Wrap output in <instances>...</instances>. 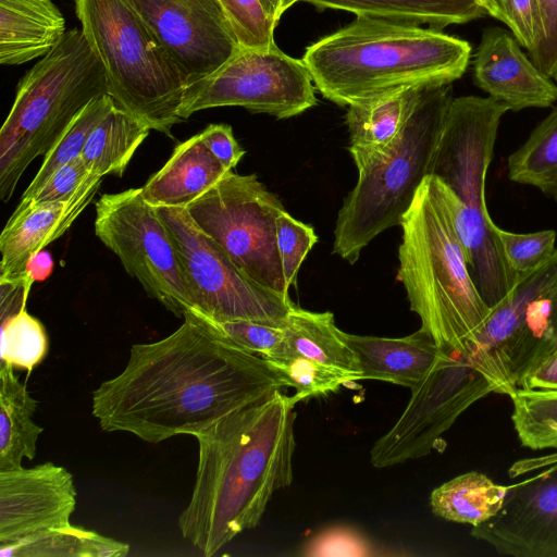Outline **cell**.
<instances>
[{
  "instance_id": "obj_4",
  "label": "cell",
  "mask_w": 557,
  "mask_h": 557,
  "mask_svg": "<svg viewBox=\"0 0 557 557\" xmlns=\"http://www.w3.org/2000/svg\"><path fill=\"white\" fill-rule=\"evenodd\" d=\"M509 109L491 97L453 98L429 175L465 251L470 275L490 308L519 274L507 263L485 201L497 132Z\"/></svg>"
},
{
  "instance_id": "obj_8",
  "label": "cell",
  "mask_w": 557,
  "mask_h": 557,
  "mask_svg": "<svg viewBox=\"0 0 557 557\" xmlns=\"http://www.w3.org/2000/svg\"><path fill=\"white\" fill-rule=\"evenodd\" d=\"M74 2L115 106L172 137L187 83L157 36L127 0Z\"/></svg>"
},
{
  "instance_id": "obj_10",
  "label": "cell",
  "mask_w": 557,
  "mask_h": 557,
  "mask_svg": "<svg viewBox=\"0 0 557 557\" xmlns=\"http://www.w3.org/2000/svg\"><path fill=\"white\" fill-rule=\"evenodd\" d=\"M186 209L247 276L289 296L276 243V218L285 208L256 174L232 170Z\"/></svg>"
},
{
  "instance_id": "obj_43",
  "label": "cell",
  "mask_w": 557,
  "mask_h": 557,
  "mask_svg": "<svg viewBox=\"0 0 557 557\" xmlns=\"http://www.w3.org/2000/svg\"><path fill=\"white\" fill-rule=\"evenodd\" d=\"M518 387L528 389H557V349L527 373Z\"/></svg>"
},
{
  "instance_id": "obj_40",
  "label": "cell",
  "mask_w": 557,
  "mask_h": 557,
  "mask_svg": "<svg viewBox=\"0 0 557 557\" xmlns=\"http://www.w3.org/2000/svg\"><path fill=\"white\" fill-rule=\"evenodd\" d=\"M506 24L520 46L530 51L541 33L537 0H502Z\"/></svg>"
},
{
  "instance_id": "obj_23",
  "label": "cell",
  "mask_w": 557,
  "mask_h": 557,
  "mask_svg": "<svg viewBox=\"0 0 557 557\" xmlns=\"http://www.w3.org/2000/svg\"><path fill=\"white\" fill-rule=\"evenodd\" d=\"M65 21L52 0H0V63L45 57L64 36Z\"/></svg>"
},
{
  "instance_id": "obj_17",
  "label": "cell",
  "mask_w": 557,
  "mask_h": 557,
  "mask_svg": "<svg viewBox=\"0 0 557 557\" xmlns=\"http://www.w3.org/2000/svg\"><path fill=\"white\" fill-rule=\"evenodd\" d=\"M470 534L500 555L557 557V462L507 486L499 511Z\"/></svg>"
},
{
  "instance_id": "obj_11",
  "label": "cell",
  "mask_w": 557,
  "mask_h": 557,
  "mask_svg": "<svg viewBox=\"0 0 557 557\" xmlns=\"http://www.w3.org/2000/svg\"><path fill=\"white\" fill-rule=\"evenodd\" d=\"M156 209L175 243L194 312L213 323L250 320L278 327L284 325L295 307L289 296L247 276L196 224L186 208Z\"/></svg>"
},
{
  "instance_id": "obj_2",
  "label": "cell",
  "mask_w": 557,
  "mask_h": 557,
  "mask_svg": "<svg viewBox=\"0 0 557 557\" xmlns=\"http://www.w3.org/2000/svg\"><path fill=\"white\" fill-rule=\"evenodd\" d=\"M296 404L280 389L195 436V484L178 528L203 556L256 528L273 494L293 482Z\"/></svg>"
},
{
  "instance_id": "obj_32",
  "label": "cell",
  "mask_w": 557,
  "mask_h": 557,
  "mask_svg": "<svg viewBox=\"0 0 557 557\" xmlns=\"http://www.w3.org/2000/svg\"><path fill=\"white\" fill-rule=\"evenodd\" d=\"M114 107V100L106 94L90 101L75 115L44 156L40 168L18 203L27 202L55 170L82 154L94 128Z\"/></svg>"
},
{
  "instance_id": "obj_20",
  "label": "cell",
  "mask_w": 557,
  "mask_h": 557,
  "mask_svg": "<svg viewBox=\"0 0 557 557\" xmlns=\"http://www.w3.org/2000/svg\"><path fill=\"white\" fill-rule=\"evenodd\" d=\"M102 180L95 174L66 200L17 205L0 234V281L26 275L29 258L71 227L92 201Z\"/></svg>"
},
{
  "instance_id": "obj_22",
  "label": "cell",
  "mask_w": 557,
  "mask_h": 557,
  "mask_svg": "<svg viewBox=\"0 0 557 557\" xmlns=\"http://www.w3.org/2000/svg\"><path fill=\"white\" fill-rule=\"evenodd\" d=\"M230 171L209 150L200 134L180 143L165 164L141 187L152 207L187 208Z\"/></svg>"
},
{
  "instance_id": "obj_37",
  "label": "cell",
  "mask_w": 557,
  "mask_h": 557,
  "mask_svg": "<svg viewBox=\"0 0 557 557\" xmlns=\"http://www.w3.org/2000/svg\"><path fill=\"white\" fill-rule=\"evenodd\" d=\"M213 324L238 347L262 358L272 355L284 338L283 327L257 321L234 320Z\"/></svg>"
},
{
  "instance_id": "obj_47",
  "label": "cell",
  "mask_w": 557,
  "mask_h": 557,
  "mask_svg": "<svg viewBox=\"0 0 557 557\" xmlns=\"http://www.w3.org/2000/svg\"><path fill=\"white\" fill-rule=\"evenodd\" d=\"M264 10L269 14V16L278 22L280 17L284 13L283 11V0H260Z\"/></svg>"
},
{
  "instance_id": "obj_25",
  "label": "cell",
  "mask_w": 557,
  "mask_h": 557,
  "mask_svg": "<svg viewBox=\"0 0 557 557\" xmlns=\"http://www.w3.org/2000/svg\"><path fill=\"white\" fill-rule=\"evenodd\" d=\"M318 9L347 11L358 17L380 18L442 29L463 24L487 13L478 0H301Z\"/></svg>"
},
{
  "instance_id": "obj_44",
  "label": "cell",
  "mask_w": 557,
  "mask_h": 557,
  "mask_svg": "<svg viewBox=\"0 0 557 557\" xmlns=\"http://www.w3.org/2000/svg\"><path fill=\"white\" fill-rule=\"evenodd\" d=\"M555 462H557V451L543 456L519 459L509 467L508 475L510 478H517L533 471H539Z\"/></svg>"
},
{
  "instance_id": "obj_19",
  "label": "cell",
  "mask_w": 557,
  "mask_h": 557,
  "mask_svg": "<svg viewBox=\"0 0 557 557\" xmlns=\"http://www.w3.org/2000/svg\"><path fill=\"white\" fill-rule=\"evenodd\" d=\"M475 85L509 111L548 108L557 85L520 49L515 36L499 27L483 30L473 59Z\"/></svg>"
},
{
  "instance_id": "obj_15",
  "label": "cell",
  "mask_w": 557,
  "mask_h": 557,
  "mask_svg": "<svg viewBox=\"0 0 557 557\" xmlns=\"http://www.w3.org/2000/svg\"><path fill=\"white\" fill-rule=\"evenodd\" d=\"M282 327L281 346L263 359L295 389L297 403L361 380L357 357L332 312L295 305Z\"/></svg>"
},
{
  "instance_id": "obj_36",
  "label": "cell",
  "mask_w": 557,
  "mask_h": 557,
  "mask_svg": "<svg viewBox=\"0 0 557 557\" xmlns=\"http://www.w3.org/2000/svg\"><path fill=\"white\" fill-rule=\"evenodd\" d=\"M317 242L311 225L296 220L286 210L277 215L276 243L287 290L296 285L300 265Z\"/></svg>"
},
{
  "instance_id": "obj_27",
  "label": "cell",
  "mask_w": 557,
  "mask_h": 557,
  "mask_svg": "<svg viewBox=\"0 0 557 557\" xmlns=\"http://www.w3.org/2000/svg\"><path fill=\"white\" fill-rule=\"evenodd\" d=\"M150 131L145 123L115 106L94 128L81 157L91 173L122 177Z\"/></svg>"
},
{
  "instance_id": "obj_24",
  "label": "cell",
  "mask_w": 557,
  "mask_h": 557,
  "mask_svg": "<svg viewBox=\"0 0 557 557\" xmlns=\"http://www.w3.org/2000/svg\"><path fill=\"white\" fill-rule=\"evenodd\" d=\"M423 89H404L348 106V151L356 165L384 152L399 136Z\"/></svg>"
},
{
  "instance_id": "obj_26",
  "label": "cell",
  "mask_w": 557,
  "mask_h": 557,
  "mask_svg": "<svg viewBox=\"0 0 557 557\" xmlns=\"http://www.w3.org/2000/svg\"><path fill=\"white\" fill-rule=\"evenodd\" d=\"M37 400L15 369L0 363V470L22 466L24 458L34 459L37 441L44 429L33 421Z\"/></svg>"
},
{
  "instance_id": "obj_16",
  "label": "cell",
  "mask_w": 557,
  "mask_h": 557,
  "mask_svg": "<svg viewBox=\"0 0 557 557\" xmlns=\"http://www.w3.org/2000/svg\"><path fill=\"white\" fill-rule=\"evenodd\" d=\"M173 59L187 86L240 48L215 0H127Z\"/></svg>"
},
{
  "instance_id": "obj_3",
  "label": "cell",
  "mask_w": 557,
  "mask_h": 557,
  "mask_svg": "<svg viewBox=\"0 0 557 557\" xmlns=\"http://www.w3.org/2000/svg\"><path fill=\"white\" fill-rule=\"evenodd\" d=\"M468 41L440 29L356 17L306 48L319 92L341 107L404 89L451 84L466 72Z\"/></svg>"
},
{
  "instance_id": "obj_14",
  "label": "cell",
  "mask_w": 557,
  "mask_h": 557,
  "mask_svg": "<svg viewBox=\"0 0 557 557\" xmlns=\"http://www.w3.org/2000/svg\"><path fill=\"white\" fill-rule=\"evenodd\" d=\"M496 383L468 355L445 351L411 396L394 425L373 444L370 462L392 467L433 450L457 418Z\"/></svg>"
},
{
  "instance_id": "obj_9",
  "label": "cell",
  "mask_w": 557,
  "mask_h": 557,
  "mask_svg": "<svg viewBox=\"0 0 557 557\" xmlns=\"http://www.w3.org/2000/svg\"><path fill=\"white\" fill-rule=\"evenodd\" d=\"M556 349L557 248L491 308L469 356L507 395Z\"/></svg>"
},
{
  "instance_id": "obj_29",
  "label": "cell",
  "mask_w": 557,
  "mask_h": 557,
  "mask_svg": "<svg viewBox=\"0 0 557 557\" xmlns=\"http://www.w3.org/2000/svg\"><path fill=\"white\" fill-rule=\"evenodd\" d=\"M129 545L69 524L0 545L1 557H124Z\"/></svg>"
},
{
  "instance_id": "obj_45",
  "label": "cell",
  "mask_w": 557,
  "mask_h": 557,
  "mask_svg": "<svg viewBox=\"0 0 557 557\" xmlns=\"http://www.w3.org/2000/svg\"><path fill=\"white\" fill-rule=\"evenodd\" d=\"M53 270V260L50 252L40 250L29 258L25 273L35 283L47 280Z\"/></svg>"
},
{
  "instance_id": "obj_39",
  "label": "cell",
  "mask_w": 557,
  "mask_h": 557,
  "mask_svg": "<svg viewBox=\"0 0 557 557\" xmlns=\"http://www.w3.org/2000/svg\"><path fill=\"white\" fill-rule=\"evenodd\" d=\"M541 33L528 51L534 64L550 79H557V0H537Z\"/></svg>"
},
{
  "instance_id": "obj_7",
  "label": "cell",
  "mask_w": 557,
  "mask_h": 557,
  "mask_svg": "<svg viewBox=\"0 0 557 557\" xmlns=\"http://www.w3.org/2000/svg\"><path fill=\"white\" fill-rule=\"evenodd\" d=\"M451 100L450 84L424 88L396 140L356 165L357 182L335 221L333 253L354 264L377 235L400 224L429 175Z\"/></svg>"
},
{
  "instance_id": "obj_5",
  "label": "cell",
  "mask_w": 557,
  "mask_h": 557,
  "mask_svg": "<svg viewBox=\"0 0 557 557\" xmlns=\"http://www.w3.org/2000/svg\"><path fill=\"white\" fill-rule=\"evenodd\" d=\"M397 281L410 310L445 351L469 355L491 308L468 269L461 243L428 175L401 216Z\"/></svg>"
},
{
  "instance_id": "obj_28",
  "label": "cell",
  "mask_w": 557,
  "mask_h": 557,
  "mask_svg": "<svg viewBox=\"0 0 557 557\" xmlns=\"http://www.w3.org/2000/svg\"><path fill=\"white\" fill-rule=\"evenodd\" d=\"M506 491L485 474L469 471L434 488L430 505L437 517L475 527L499 511Z\"/></svg>"
},
{
  "instance_id": "obj_48",
  "label": "cell",
  "mask_w": 557,
  "mask_h": 557,
  "mask_svg": "<svg viewBox=\"0 0 557 557\" xmlns=\"http://www.w3.org/2000/svg\"><path fill=\"white\" fill-rule=\"evenodd\" d=\"M298 1H301V0H283V11L285 12L287 9H289L292 5H294Z\"/></svg>"
},
{
  "instance_id": "obj_6",
  "label": "cell",
  "mask_w": 557,
  "mask_h": 557,
  "mask_svg": "<svg viewBox=\"0 0 557 557\" xmlns=\"http://www.w3.org/2000/svg\"><path fill=\"white\" fill-rule=\"evenodd\" d=\"M108 94L103 66L83 30L62 39L20 81L0 129V198L9 201L32 161L45 156L75 115Z\"/></svg>"
},
{
  "instance_id": "obj_38",
  "label": "cell",
  "mask_w": 557,
  "mask_h": 557,
  "mask_svg": "<svg viewBox=\"0 0 557 557\" xmlns=\"http://www.w3.org/2000/svg\"><path fill=\"white\" fill-rule=\"evenodd\" d=\"M94 175L79 156L55 170L25 203H45L70 199Z\"/></svg>"
},
{
  "instance_id": "obj_41",
  "label": "cell",
  "mask_w": 557,
  "mask_h": 557,
  "mask_svg": "<svg viewBox=\"0 0 557 557\" xmlns=\"http://www.w3.org/2000/svg\"><path fill=\"white\" fill-rule=\"evenodd\" d=\"M306 555L337 556L368 555L366 541L355 531L334 529L322 533L309 545Z\"/></svg>"
},
{
  "instance_id": "obj_34",
  "label": "cell",
  "mask_w": 557,
  "mask_h": 557,
  "mask_svg": "<svg viewBox=\"0 0 557 557\" xmlns=\"http://www.w3.org/2000/svg\"><path fill=\"white\" fill-rule=\"evenodd\" d=\"M224 13L238 44L248 49L275 47L276 22L264 10L260 0H215Z\"/></svg>"
},
{
  "instance_id": "obj_31",
  "label": "cell",
  "mask_w": 557,
  "mask_h": 557,
  "mask_svg": "<svg viewBox=\"0 0 557 557\" xmlns=\"http://www.w3.org/2000/svg\"><path fill=\"white\" fill-rule=\"evenodd\" d=\"M507 395L521 445L533 450H557V389L515 387Z\"/></svg>"
},
{
  "instance_id": "obj_12",
  "label": "cell",
  "mask_w": 557,
  "mask_h": 557,
  "mask_svg": "<svg viewBox=\"0 0 557 557\" xmlns=\"http://www.w3.org/2000/svg\"><path fill=\"white\" fill-rule=\"evenodd\" d=\"M95 234L147 295L177 318L194 310L173 237L141 187L102 194L96 202Z\"/></svg>"
},
{
  "instance_id": "obj_21",
  "label": "cell",
  "mask_w": 557,
  "mask_h": 557,
  "mask_svg": "<svg viewBox=\"0 0 557 557\" xmlns=\"http://www.w3.org/2000/svg\"><path fill=\"white\" fill-rule=\"evenodd\" d=\"M354 350L361 380H380L412 389L438 361L442 350L424 331L404 337H379L345 333Z\"/></svg>"
},
{
  "instance_id": "obj_46",
  "label": "cell",
  "mask_w": 557,
  "mask_h": 557,
  "mask_svg": "<svg viewBox=\"0 0 557 557\" xmlns=\"http://www.w3.org/2000/svg\"><path fill=\"white\" fill-rule=\"evenodd\" d=\"M478 1L483 7V9L487 13V15L506 24L505 14H504L503 7H502V0H478Z\"/></svg>"
},
{
  "instance_id": "obj_35",
  "label": "cell",
  "mask_w": 557,
  "mask_h": 557,
  "mask_svg": "<svg viewBox=\"0 0 557 557\" xmlns=\"http://www.w3.org/2000/svg\"><path fill=\"white\" fill-rule=\"evenodd\" d=\"M497 235L506 261L517 274L539 268L556 250L557 234L554 230L519 234L498 227Z\"/></svg>"
},
{
  "instance_id": "obj_1",
  "label": "cell",
  "mask_w": 557,
  "mask_h": 557,
  "mask_svg": "<svg viewBox=\"0 0 557 557\" xmlns=\"http://www.w3.org/2000/svg\"><path fill=\"white\" fill-rule=\"evenodd\" d=\"M169 336L134 344L124 370L92 393L102 430L158 444L196 436L222 418L287 387L261 356L194 311Z\"/></svg>"
},
{
  "instance_id": "obj_18",
  "label": "cell",
  "mask_w": 557,
  "mask_h": 557,
  "mask_svg": "<svg viewBox=\"0 0 557 557\" xmlns=\"http://www.w3.org/2000/svg\"><path fill=\"white\" fill-rule=\"evenodd\" d=\"M76 497L73 474L50 461L0 470V545L71 524Z\"/></svg>"
},
{
  "instance_id": "obj_13",
  "label": "cell",
  "mask_w": 557,
  "mask_h": 557,
  "mask_svg": "<svg viewBox=\"0 0 557 557\" xmlns=\"http://www.w3.org/2000/svg\"><path fill=\"white\" fill-rule=\"evenodd\" d=\"M305 62L270 49L240 47L222 66L188 85L178 115L182 120L212 108L243 107L276 119L299 115L318 102Z\"/></svg>"
},
{
  "instance_id": "obj_33",
  "label": "cell",
  "mask_w": 557,
  "mask_h": 557,
  "mask_svg": "<svg viewBox=\"0 0 557 557\" xmlns=\"http://www.w3.org/2000/svg\"><path fill=\"white\" fill-rule=\"evenodd\" d=\"M0 363L30 373L48 354V336L42 323L26 308L0 315Z\"/></svg>"
},
{
  "instance_id": "obj_30",
  "label": "cell",
  "mask_w": 557,
  "mask_h": 557,
  "mask_svg": "<svg viewBox=\"0 0 557 557\" xmlns=\"http://www.w3.org/2000/svg\"><path fill=\"white\" fill-rule=\"evenodd\" d=\"M510 181L530 185L557 201V107L508 158Z\"/></svg>"
},
{
  "instance_id": "obj_42",
  "label": "cell",
  "mask_w": 557,
  "mask_h": 557,
  "mask_svg": "<svg viewBox=\"0 0 557 557\" xmlns=\"http://www.w3.org/2000/svg\"><path fill=\"white\" fill-rule=\"evenodd\" d=\"M199 134L205 145L227 170H233L246 153L228 124H209Z\"/></svg>"
}]
</instances>
